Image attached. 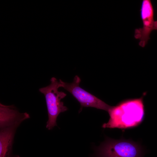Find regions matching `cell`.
<instances>
[{
	"label": "cell",
	"instance_id": "obj_5",
	"mask_svg": "<svg viewBox=\"0 0 157 157\" xmlns=\"http://www.w3.org/2000/svg\"><path fill=\"white\" fill-rule=\"evenodd\" d=\"M140 10L143 26L135 29L134 37L140 40L139 45L144 47L150 39L151 31L157 30V20L154 19V10L150 0L142 1Z\"/></svg>",
	"mask_w": 157,
	"mask_h": 157
},
{
	"label": "cell",
	"instance_id": "obj_4",
	"mask_svg": "<svg viewBox=\"0 0 157 157\" xmlns=\"http://www.w3.org/2000/svg\"><path fill=\"white\" fill-rule=\"evenodd\" d=\"M60 88L62 87L71 94L80 103L82 109L91 107L108 112L110 106L80 87V78L75 76L73 82L67 83L59 80Z\"/></svg>",
	"mask_w": 157,
	"mask_h": 157
},
{
	"label": "cell",
	"instance_id": "obj_7",
	"mask_svg": "<svg viewBox=\"0 0 157 157\" xmlns=\"http://www.w3.org/2000/svg\"><path fill=\"white\" fill-rule=\"evenodd\" d=\"M18 127L0 129V157H11L13 139Z\"/></svg>",
	"mask_w": 157,
	"mask_h": 157
},
{
	"label": "cell",
	"instance_id": "obj_6",
	"mask_svg": "<svg viewBox=\"0 0 157 157\" xmlns=\"http://www.w3.org/2000/svg\"><path fill=\"white\" fill-rule=\"evenodd\" d=\"M30 118L27 113H20L13 105L0 104V129L12 126L18 127L25 120Z\"/></svg>",
	"mask_w": 157,
	"mask_h": 157
},
{
	"label": "cell",
	"instance_id": "obj_1",
	"mask_svg": "<svg viewBox=\"0 0 157 157\" xmlns=\"http://www.w3.org/2000/svg\"><path fill=\"white\" fill-rule=\"evenodd\" d=\"M143 97L126 99L111 106L107 112L109 119L103 124L102 127L124 129L138 125L145 115Z\"/></svg>",
	"mask_w": 157,
	"mask_h": 157
},
{
	"label": "cell",
	"instance_id": "obj_2",
	"mask_svg": "<svg viewBox=\"0 0 157 157\" xmlns=\"http://www.w3.org/2000/svg\"><path fill=\"white\" fill-rule=\"evenodd\" d=\"M50 82L49 85L39 89V91L44 94L45 99L48 116L46 127L49 130L57 126V119L60 113L68 109L63 102L61 101L67 94L63 92L58 91V89L60 88L59 81L53 77L51 78Z\"/></svg>",
	"mask_w": 157,
	"mask_h": 157
},
{
	"label": "cell",
	"instance_id": "obj_3",
	"mask_svg": "<svg viewBox=\"0 0 157 157\" xmlns=\"http://www.w3.org/2000/svg\"><path fill=\"white\" fill-rule=\"evenodd\" d=\"M97 157H142L140 145L130 140L107 139L97 149Z\"/></svg>",
	"mask_w": 157,
	"mask_h": 157
}]
</instances>
